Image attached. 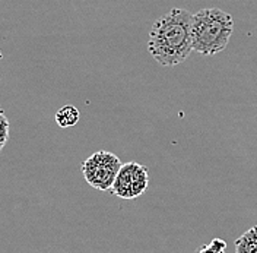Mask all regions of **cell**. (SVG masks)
Returning <instances> with one entry per match:
<instances>
[{
  "instance_id": "obj_7",
  "label": "cell",
  "mask_w": 257,
  "mask_h": 253,
  "mask_svg": "<svg viewBox=\"0 0 257 253\" xmlns=\"http://www.w3.org/2000/svg\"><path fill=\"white\" fill-rule=\"evenodd\" d=\"M226 249V241L222 238H213L210 243L202 246L196 253H225Z\"/></svg>"
},
{
  "instance_id": "obj_3",
  "label": "cell",
  "mask_w": 257,
  "mask_h": 253,
  "mask_svg": "<svg viewBox=\"0 0 257 253\" xmlns=\"http://www.w3.org/2000/svg\"><path fill=\"white\" fill-rule=\"evenodd\" d=\"M121 167L120 158L108 151H96L80 165L86 183L96 190H111L112 183Z\"/></svg>"
},
{
  "instance_id": "obj_2",
  "label": "cell",
  "mask_w": 257,
  "mask_h": 253,
  "mask_svg": "<svg viewBox=\"0 0 257 253\" xmlns=\"http://www.w3.org/2000/svg\"><path fill=\"white\" fill-rule=\"evenodd\" d=\"M234 32V19L219 8H205L192 16V46L203 56H215L226 48Z\"/></svg>"
},
{
  "instance_id": "obj_9",
  "label": "cell",
  "mask_w": 257,
  "mask_h": 253,
  "mask_svg": "<svg viewBox=\"0 0 257 253\" xmlns=\"http://www.w3.org/2000/svg\"><path fill=\"white\" fill-rule=\"evenodd\" d=\"M0 110H2V109H0Z\"/></svg>"
},
{
  "instance_id": "obj_5",
  "label": "cell",
  "mask_w": 257,
  "mask_h": 253,
  "mask_svg": "<svg viewBox=\"0 0 257 253\" xmlns=\"http://www.w3.org/2000/svg\"><path fill=\"white\" fill-rule=\"evenodd\" d=\"M80 119L79 110L72 106V104H67L63 106L62 109H59L57 113L54 114V120L59 126L62 129H67V127H73L75 125H78Z\"/></svg>"
},
{
  "instance_id": "obj_1",
  "label": "cell",
  "mask_w": 257,
  "mask_h": 253,
  "mask_svg": "<svg viewBox=\"0 0 257 253\" xmlns=\"http://www.w3.org/2000/svg\"><path fill=\"white\" fill-rule=\"evenodd\" d=\"M192 14L173 8L152 25L148 38L149 54L164 67H173L189 59L192 46Z\"/></svg>"
},
{
  "instance_id": "obj_6",
  "label": "cell",
  "mask_w": 257,
  "mask_h": 253,
  "mask_svg": "<svg viewBox=\"0 0 257 253\" xmlns=\"http://www.w3.org/2000/svg\"><path fill=\"white\" fill-rule=\"evenodd\" d=\"M235 253H257V225L235 240Z\"/></svg>"
},
{
  "instance_id": "obj_4",
  "label": "cell",
  "mask_w": 257,
  "mask_h": 253,
  "mask_svg": "<svg viewBox=\"0 0 257 253\" xmlns=\"http://www.w3.org/2000/svg\"><path fill=\"white\" fill-rule=\"evenodd\" d=\"M149 186V173L148 168L136 162L130 161L121 164L118 174L112 183L111 193L120 199H136L144 195Z\"/></svg>"
},
{
  "instance_id": "obj_8",
  "label": "cell",
  "mask_w": 257,
  "mask_h": 253,
  "mask_svg": "<svg viewBox=\"0 0 257 253\" xmlns=\"http://www.w3.org/2000/svg\"><path fill=\"white\" fill-rule=\"evenodd\" d=\"M9 141V120L5 116L3 110H0V152Z\"/></svg>"
}]
</instances>
